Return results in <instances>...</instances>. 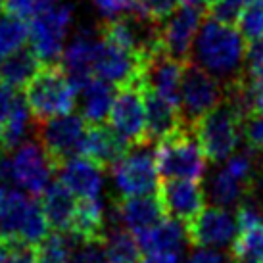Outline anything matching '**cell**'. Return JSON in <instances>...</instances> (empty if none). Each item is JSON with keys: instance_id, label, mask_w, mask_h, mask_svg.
<instances>
[{"instance_id": "obj_1", "label": "cell", "mask_w": 263, "mask_h": 263, "mask_svg": "<svg viewBox=\"0 0 263 263\" xmlns=\"http://www.w3.org/2000/svg\"><path fill=\"white\" fill-rule=\"evenodd\" d=\"M246 56L248 44L240 31L215 22L213 17H205L198 31L189 62L219 81L223 88H229L246 79Z\"/></svg>"}, {"instance_id": "obj_2", "label": "cell", "mask_w": 263, "mask_h": 263, "mask_svg": "<svg viewBox=\"0 0 263 263\" xmlns=\"http://www.w3.org/2000/svg\"><path fill=\"white\" fill-rule=\"evenodd\" d=\"M244 119L246 114L229 95L223 102L198 121L192 131L196 135L200 146L208 161L219 163L231 160L244 137Z\"/></svg>"}, {"instance_id": "obj_3", "label": "cell", "mask_w": 263, "mask_h": 263, "mask_svg": "<svg viewBox=\"0 0 263 263\" xmlns=\"http://www.w3.org/2000/svg\"><path fill=\"white\" fill-rule=\"evenodd\" d=\"M48 227L41 202L14 186L0 184V244L27 242L39 246L50 234Z\"/></svg>"}, {"instance_id": "obj_4", "label": "cell", "mask_w": 263, "mask_h": 263, "mask_svg": "<svg viewBox=\"0 0 263 263\" xmlns=\"http://www.w3.org/2000/svg\"><path fill=\"white\" fill-rule=\"evenodd\" d=\"M77 88L60 64L43 66L33 81L23 88V98L37 121L71 114L77 102Z\"/></svg>"}, {"instance_id": "obj_5", "label": "cell", "mask_w": 263, "mask_h": 263, "mask_svg": "<svg viewBox=\"0 0 263 263\" xmlns=\"http://www.w3.org/2000/svg\"><path fill=\"white\" fill-rule=\"evenodd\" d=\"M205 161L208 158L190 127H183L156 148V165L163 181L198 183L205 173Z\"/></svg>"}, {"instance_id": "obj_6", "label": "cell", "mask_w": 263, "mask_h": 263, "mask_svg": "<svg viewBox=\"0 0 263 263\" xmlns=\"http://www.w3.org/2000/svg\"><path fill=\"white\" fill-rule=\"evenodd\" d=\"M257 165H259V156L250 148L236 152L231 160H227L223 167L208 177L205 196L212 198L213 205L225 210L240 205L250 196L252 183L259 171Z\"/></svg>"}, {"instance_id": "obj_7", "label": "cell", "mask_w": 263, "mask_h": 263, "mask_svg": "<svg viewBox=\"0 0 263 263\" xmlns=\"http://www.w3.org/2000/svg\"><path fill=\"white\" fill-rule=\"evenodd\" d=\"M100 35L106 41L133 52L142 62L165 52L161 43V25L142 17L137 12L106 22L100 25Z\"/></svg>"}, {"instance_id": "obj_8", "label": "cell", "mask_w": 263, "mask_h": 263, "mask_svg": "<svg viewBox=\"0 0 263 263\" xmlns=\"http://www.w3.org/2000/svg\"><path fill=\"white\" fill-rule=\"evenodd\" d=\"M73 23V8L69 4L39 12L29 23V43L44 66H54L64 56V43Z\"/></svg>"}, {"instance_id": "obj_9", "label": "cell", "mask_w": 263, "mask_h": 263, "mask_svg": "<svg viewBox=\"0 0 263 263\" xmlns=\"http://www.w3.org/2000/svg\"><path fill=\"white\" fill-rule=\"evenodd\" d=\"M88 131V123L79 114L52 117L46 121H39L35 125L37 142L46 150L52 158L56 171L62 163L81 154V146L85 135Z\"/></svg>"}, {"instance_id": "obj_10", "label": "cell", "mask_w": 263, "mask_h": 263, "mask_svg": "<svg viewBox=\"0 0 263 263\" xmlns=\"http://www.w3.org/2000/svg\"><path fill=\"white\" fill-rule=\"evenodd\" d=\"M111 177L121 198L152 196V192L160 190V173L152 144L133 146L123 160L111 167Z\"/></svg>"}, {"instance_id": "obj_11", "label": "cell", "mask_w": 263, "mask_h": 263, "mask_svg": "<svg viewBox=\"0 0 263 263\" xmlns=\"http://www.w3.org/2000/svg\"><path fill=\"white\" fill-rule=\"evenodd\" d=\"M54 171V161L39 142H23L12 156H8V181L29 196L43 194L50 186Z\"/></svg>"}, {"instance_id": "obj_12", "label": "cell", "mask_w": 263, "mask_h": 263, "mask_svg": "<svg viewBox=\"0 0 263 263\" xmlns=\"http://www.w3.org/2000/svg\"><path fill=\"white\" fill-rule=\"evenodd\" d=\"M223 98L225 88L219 81L213 79L192 62H186L181 88V116L184 125L192 129L202 117L215 110L223 102Z\"/></svg>"}, {"instance_id": "obj_13", "label": "cell", "mask_w": 263, "mask_h": 263, "mask_svg": "<svg viewBox=\"0 0 263 263\" xmlns=\"http://www.w3.org/2000/svg\"><path fill=\"white\" fill-rule=\"evenodd\" d=\"M110 125L131 146L150 144L146 133V106H144V85H129L117 88Z\"/></svg>"}, {"instance_id": "obj_14", "label": "cell", "mask_w": 263, "mask_h": 263, "mask_svg": "<svg viewBox=\"0 0 263 263\" xmlns=\"http://www.w3.org/2000/svg\"><path fill=\"white\" fill-rule=\"evenodd\" d=\"M186 236L198 250L225 248L238 236V221L225 208L210 205L186 225Z\"/></svg>"}, {"instance_id": "obj_15", "label": "cell", "mask_w": 263, "mask_h": 263, "mask_svg": "<svg viewBox=\"0 0 263 263\" xmlns=\"http://www.w3.org/2000/svg\"><path fill=\"white\" fill-rule=\"evenodd\" d=\"M95 77L117 88L142 83V60L133 52L102 39L96 52Z\"/></svg>"}, {"instance_id": "obj_16", "label": "cell", "mask_w": 263, "mask_h": 263, "mask_svg": "<svg viewBox=\"0 0 263 263\" xmlns=\"http://www.w3.org/2000/svg\"><path fill=\"white\" fill-rule=\"evenodd\" d=\"M102 35H100V27L92 29V27H81L71 43L67 44L62 56V64L66 75L69 81L75 85L77 90L87 85L90 79H95V62H96V52L100 46Z\"/></svg>"}, {"instance_id": "obj_17", "label": "cell", "mask_w": 263, "mask_h": 263, "mask_svg": "<svg viewBox=\"0 0 263 263\" xmlns=\"http://www.w3.org/2000/svg\"><path fill=\"white\" fill-rule=\"evenodd\" d=\"M204 20L202 8L198 6H179L173 15L161 23V43L163 50L169 56L181 62H189L192 46L200 31V23Z\"/></svg>"}, {"instance_id": "obj_18", "label": "cell", "mask_w": 263, "mask_h": 263, "mask_svg": "<svg viewBox=\"0 0 263 263\" xmlns=\"http://www.w3.org/2000/svg\"><path fill=\"white\" fill-rule=\"evenodd\" d=\"M186 62L175 60L167 52H160L142 62V85L161 98L181 108V88Z\"/></svg>"}, {"instance_id": "obj_19", "label": "cell", "mask_w": 263, "mask_h": 263, "mask_svg": "<svg viewBox=\"0 0 263 263\" xmlns=\"http://www.w3.org/2000/svg\"><path fill=\"white\" fill-rule=\"evenodd\" d=\"M158 198L167 217L179 223L184 221L186 225L205 208V190L194 181H163Z\"/></svg>"}, {"instance_id": "obj_20", "label": "cell", "mask_w": 263, "mask_h": 263, "mask_svg": "<svg viewBox=\"0 0 263 263\" xmlns=\"http://www.w3.org/2000/svg\"><path fill=\"white\" fill-rule=\"evenodd\" d=\"M111 221L127 229L129 233L139 238L142 234L150 233L154 227H158L167 215L160 204V198L156 196H135L119 198L114 202Z\"/></svg>"}, {"instance_id": "obj_21", "label": "cell", "mask_w": 263, "mask_h": 263, "mask_svg": "<svg viewBox=\"0 0 263 263\" xmlns=\"http://www.w3.org/2000/svg\"><path fill=\"white\" fill-rule=\"evenodd\" d=\"M131 144L114 129L106 125H88L83 146H81V158H87L98 167H114L116 163L123 160L131 150Z\"/></svg>"}, {"instance_id": "obj_22", "label": "cell", "mask_w": 263, "mask_h": 263, "mask_svg": "<svg viewBox=\"0 0 263 263\" xmlns=\"http://www.w3.org/2000/svg\"><path fill=\"white\" fill-rule=\"evenodd\" d=\"M58 175L60 181L79 200H96L104 189V169L81 156L62 163Z\"/></svg>"}, {"instance_id": "obj_23", "label": "cell", "mask_w": 263, "mask_h": 263, "mask_svg": "<svg viewBox=\"0 0 263 263\" xmlns=\"http://www.w3.org/2000/svg\"><path fill=\"white\" fill-rule=\"evenodd\" d=\"M144 106H146V133L148 142H161L171 135L186 127L181 116V108L161 98L150 88H144Z\"/></svg>"}, {"instance_id": "obj_24", "label": "cell", "mask_w": 263, "mask_h": 263, "mask_svg": "<svg viewBox=\"0 0 263 263\" xmlns=\"http://www.w3.org/2000/svg\"><path fill=\"white\" fill-rule=\"evenodd\" d=\"M41 208L54 233H69L77 202H75V194L62 181L50 183V186L41 194Z\"/></svg>"}, {"instance_id": "obj_25", "label": "cell", "mask_w": 263, "mask_h": 263, "mask_svg": "<svg viewBox=\"0 0 263 263\" xmlns=\"http://www.w3.org/2000/svg\"><path fill=\"white\" fill-rule=\"evenodd\" d=\"M71 240L75 242H104L106 240V210L104 204L96 200H79L75 217L69 233Z\"/></svg>"}, {"instance_id": "obj_26", "label": "cell", "mask_w": 263, "mask_h": 263, "mask_svg": "<svg viewBox=\"0 0 263 263\" xmlns=\"http://www.w3.org/2000/svg\"><path fill=\"white\" fill-rule=\"evenodd\" d=\"M142 252L146 254H167V256H179L183 252L184 244L189 242L186 227L179 221L165 217L158 227H154L150 233L137 238Z\"/></svg>"}, {"instance_id": "obj_27", "label": "cell", "mask_w": 263, "mask_h": 263, "mask_svg": "<svg viewBox=\"0 0 263 263\" xmlns=\"http://www.w3.org/2000/svg\"><path fill=\"white\" fill-rule=\"evenodd\" d=\"M79 95L81 111L88 125H102L106 119H110L114 100L117 95L114 85L95 77L81 88Z\"/></svg>"}, {"instance_id": "obj_28", "label": "cell", "mask_w": 263, "mask_h": 263, "mask_svg": "<svg viewBox=\"0 0 263 263\" xmlns=\"http://www.w3.org/2000/svg\"><path fill=\"white\" fill-rule=\"evenodd\" d=\"M43 62L39 60L35 50L31 46H25L22 50L10 54L2 66H0V77L4 79V85L12 88H25L33 77L43 69Z\"/></svg>"}, {"instance_id": "obj_29", "label": "cell", "mask_w": 263, "mask_h": 263, "mask_svg": "<svg viewBox=\"0 0 263 263\" xmlns=\"http://www.w3.org/2000/svg\"><path fill=\"white\" fill-rule=\"evenodd\" d=\"M31 110L25 98L17 96L15 106L12 110V116L8 117L6 125H4V133H2V139H0V152H14L15 148H20L25 142V137L31 129Z\"/></svg>"}, {"instance_id": "obj_30", "label": "cell", "mask_w": 263, "mask_h": 263, "mask_svg": "<svg viewBox=\"0 0 263 263\" xmlns=\"http://www.w3.org/2000/svg\"><path fill=\"white\" fill-rule=\"evenodd\" d=\"M104 248H106V256L110 263H140V248L139 240L135 238V234L129 233L127 229L116 227V229H108L106 240H104Z\"/></svg>"}, {"instance_id": "obj_31", "label": "cell", "mask_w": 263, "mask_h": 263, "mask_svg": "<svg viewBox=\"0 0 263 263\" xmlns=\"http://www.w3.org/2000/svg\"><path fill=\"white\" fill-rule=\"evenodd\" d=\"M29 23L12 14L0 15V60H4L14 52L25 48L29 41Z\"/></svg>"}, {"instance_id": "obj_32", "label": "cell", "mask_w": 263, "mask_h": 263, "mask_svg": "<svg viewBox=\"0 0 263 263\" xmlns=\"http://www.w3.org/2000/svg\"><path fill=\"white\" fill-rule=\"evenodd\" d=\"M73 240L69 234L50 233L37 246V263H71Z\"/></svg>"}, {"instance_id": "obj_33", "label": "cell", "mask_w": 263, "mask_h": 263, "mask_svg": "<svg viewBox=\"0 0 263 263\" xmlns=\"http://www.w3.org/2000/svg\"><path fill=\"white\" fill-rule=\"evenodd\" d=\"M252 4H254V0H219L210 6V17L233 27V23L240 22L244 12Z\"/></svg>"}, {"instance_id": "obj_34", "label": "cell", "mask_w": 263, "mask_h": 263, "mask_svg": "<svg viewBox=\"0 0 263 263\" xmlns=\"http://www.w3.org/2000/svg\"><path fill=\"white\" fill-rule=\"evenodd\" d=\"M238 31L250 43L263 37V0H254V4L244 12L238 22Z\"/></svg>"}, {"instance_id": "obj_35", "label": "cell", "mask_w": 263, "mask_h": 263, "mask_svg": "<svg viewBox=\"0 0 263 263\" xmlns=\"http://www.w3.org/2000/svg\"><path fill=\"white\" fill-rule=\"evenodd\" d=\"M179 0H137V14L154 23H163L177 10Z\"/></svg>"}, {"instance_id": "obj_36", "label": "cell", "mask_w": 263, "mask_h": 263, "mask_svg": "<svg viewBox=\"0 0 263 263\" xmlns=\"http://www.w3.org/2000/svg\"><path fill=\"white\" fill-rule=\"evenodd\" d=\"M71 263H110L104 242H75Z\"/></svg>"}, {"instance_id": "obj_37", "label": "cell", "mask_w": 263, "mask_h": 263, "mask_svg": "<svg viewBox=\"0 0 263 263\" xmlns=\"http://www.w3.org/2000/svg\"><path fill=\"white\" fill-rule=\"evenodd\" d=\"M246 146L256 154H263V111H254L244 119Z\"/></svg>"}, {"instance_id": "obj_38", "label": "cell", "mask_w": 263, "mask_h": 263, "mask_svg": "<svg viewBox=\"0 0 263 263\" xmlns=\"http://www.w3.org/2000/svg\"><path fill=\"white\" fill-rule=\"evenodd\" d=\"M4 246L2 263H37V246L27 242H10Z\"/></svg>"}, {"instance_id": "obj_39", "label": "cell", "mask_w": 263, "mask_h": 263, "mask_svg": "<svg viewBox=\"0 0 263 263\" xmlns=\"http://www.w3.org/2000/svg\"><path fill=\"white\" fill-rule=\"evenodd\" d=\"M92 4L108 22L137 12V0H92Z\"/></svg>"}, {"instance_id": "obj_40", "label": "cell", "mask_w": 263, "mask_h": 263, "mask_svg": "<svg viewBox=\"0 0 263 263\" xmlns=\"http://www.w3.org/2000/svg\"><path fill=\"white\" fill-rule=\"evenodd\" d=\"M17 92L15 88L8 87V85H0V139H2V133H4V125H6L8 117L12 116V110L17 100Z\"/></svg>"}, {"instance_id": "obj_41", "label": "cell", "mask_w": 263, "mask_h": 263, "mask_svg": "<svg viewBox=\"0 0 263 263\" xmlns=\"http://www.w3.org/2000/svg\"><path fill=\"white\" fill-rule=\"evenodd\" d=\"M6 14L17 15L22 20H33L37 15V2L35 0H8Z\"/></svg>"}, {"instance_id": "obj_42", "label": "cell", "mask_w": 263, "mask_h": 263, "mask_svg": "<svg viewBox=\"0 0 263 263\" xmlns=\"http://www.w3.org/2000/svg\"><path fill=\"white\" fill-rule=\"evenodd\" d=\"M183 263H229V259L217 250H196Z\"/></svg>"}, {"instance_id": "obj_43", "label": "cell", "mask_w": 263, "mask_h": 263, "mask_svg": "<svg viewBox=\"0 0 263 263\" xmlns=\"http://www.w3.org/2000/svg\"><path fill=\"white\" fill-rule=\"evenodd\" d=\"M248 200H252V202H254V204H256L257 208L263 212V165L259 167L256 179H254V183H252Z\"/></svg>"}, {"instance_id": "obj_44", "label": "cell", "mask_w": 263, "mask_h": 263, "mask_svg": "<svg viewBox=\"0 0 263 263\" xmlns=\"http://www.w3.org/2000/svg\"><path fill=\"white\" fill-rule=\"evenodd\" d=\"M246 62H248V69L250 67H256L259 64H263V37L257 39V41H252L248 44V56H246Z\"/></svg>"}, {"instance_id": "obj_45", "label": "cell", "mask_w": 263, "mask_h": 263, "mask_svg": "<svg viewBox=\"0 0 263 263\" xmlns=\"http://www.w3.org/2000/svg\"><path fill=\"white\" fill-rule=\"evenodd\" d=\"M248 81L252 87L263 88V64H259V66H256V67H250Z\"/></svg>"}, {"instance_id": "obj_46", "label": "cell", "mask_w": 263, "mask_h": 263, "mask_svg": "<svg viewBox=\"0 0 263 263\" xmlns=\"http://www.w3.org/2000/svg\"><path fill=\"white\" fill-rule=\"evenodd\" d=\"M179 256H167V254H146L140 263H179Z\"/></svg>"}, {"instance_id": "obj_47", "label": "cell", "mask_w": 263, "mask_h": 263, "mask_svg": "<svg viewBox=\"0 0 263 263\" xmlns=\"http://www.w3.org/2000/svg\"><path fill=\"white\" fill-rule=\"evenodd\" d=\"M37 2V14L39 12H44V10H50V8L62 4V0H35Z\"/></svg>"}, {"instance_id": "obj_48", "label": "cell", "mask_w": 263, "mask_h": 263, "mask_svg": "<svg viewBox=\"0 0 263 263\" xmlns=\"http://www.w3.org/2000/svg\"><path fill=\"white\" fill-rule=\"evenodd\" d=\"M181 2V6H198L200 8V4L204 2V0H179Z\"/></svg>"}, {"instance_id": "obj_49", "label": "cell", "mask_w": 263, "mask_h": 263, "mask_svg": "<svg viewBox=\"0 0 263 263\" xmlns=\"http://www.w3.org/2000/svg\"><path fill=\"white\" fill-rule=\"evenodd\" d=\"M6 2L8 0H0V15H2V10H6Z\"/></svg>"}, {"instance_id": "obj_50", "label": "cell", "mask_w": 263, "mask_h": 263, "mask_svg": "<svg viewBox=\"0 0 263 263\" xmlns=\"http://www.w3.org/2000/svg\"><path fill=\"white\" fill-rule=\"evenodd\" d=\"M2 257H4V246L0 244V263H2Z\"/></svg>"}, {"instance_id": "obj_51", "label": "cell", "mask_w": 263, "mask_h": 263, "mask_svg": "<svg viewBox=\"0 0 263 263\" xmlns=\"http://www.w3.org/2000/svg\"><path fill=\"white\" fill-rule=\"evenodd\" d=\"M205 4H210V6H212V4H215V2H219V0H204Z\"/></svg>"}]
</instances>
